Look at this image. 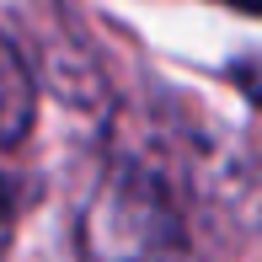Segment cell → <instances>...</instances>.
<instances>
[{
	"instance_id": "obj_1",
	"label": "cell",
	"mask_w": 262,
	"mask_h": 262,
	"mask_svg": "<svg viewBox=\"0 0 262 262\" xmlns=\"http://www.w3.org/2000/svg\"><path fill=\"white\" fill-rule=\"evenodd\" d=\"M80 262H198V252L156 177L113 166L80 225Z\"/></svg>"
},
{
	"instance_id": "obj_2",
	"label": "cell",
	"mask_w": 262,
	"mask_h": 262,
	"mask_svg": "<svg viewBox=\"0 0 262 262\" xmlns=\"http://www.w3.org/2000/svg\"><path fill=\"white\" fill-rule=\"evenodd\" d=\"M38 123V80H32L27 54L0 27V150H16Z\"/></svg>"
},
{
	"instance_id": "obj_3",
	"label": "cell",
	"mask_w": 262,
	"mask_h": 262,
	"mask_svg": "<svg viewBox=\"0 0 262 262\" xmlns=\"http://www.w3.org/2000/svg\"><path fill=\"white\" fill-rule=\"evenodd\" d=\"M230 86H235V91H241V97L262 113V54L235 59V64H230Z\"/></svg>"
},
{
	"instance_id": "obj_4",
	"label": "cell",
	"mask_w": 262,
	"mask_h": 262,
	"mask_svg": "<svg viewBox=\"0 0 262 262\" xmlns=\"http://www.w3.org/2000/svg\"><path fill=\"white\" fill-rule=\"evenodd\" d=\"M6 246H11V198H6V182H0V262H6Z\"/></svg>"
},
{
	"instance_id": "obj_5",
	"label": "cell",
	"mask_w": 262,
	"mask_h": 262,
	"mask_svg": "<svg viewBox=\"0 0 262 262\" xmlns=\"http://www.w3.org/2000/svg\"><path fill=\"white\" fill-rule=\"evenodd\" d=\"M220 6H235V11H246V16H262V0H220Z\"/></svg>"
},
{
	"instance_id": "obj_6",
	"label": "cell",
	"mask_w": 262,
	"mask_h": 262,
	"mask_svg": "<svg viewBox=\"0 0 262 262\" xmlns=\"http://www.w3.org/2000/svg\"><path fill=\"white\" fill-rule=\"evenodd\" d=\"M257 171H262V134H257Z\"/></svg>"
}]
</instances>
